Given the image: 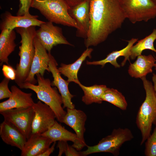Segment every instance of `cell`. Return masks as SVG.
<instances>
[{"instance_id":"1","label":"cell","mask_w":156,"mask_h":156,"mask_svg":"<svg viewBox=\"0 0 156 156\" xmlns=\"http://www.w3.org/2000/svg\"><path fill=\"white\" fill-rule=\"evenodd\" d=\"M90 24L84 44L87 48L105 41L126 19L118 0H89Z\"/></svg>"},{"instance_id":"33","label":"cell","mask_w":156,"mask_h":156,"mask_svg":"<svg viewBox=\"0 0 156 156\" xmlns=\"http://www.w3.org/2000/svg\"><path fill=\"white\" fill-rule=\"evenodd\" d=\"M52 146L48 148L45 152L41 154L40 156H49L55 150L56 142H53Z\"/></svg>"},{"instance_id":"13","label":"cell","mask_w":156,"mask_h":156,"mask_svg":"<svg viewBox=\"0 0 156 156\" xmlns=\"http://www.w3.org/2000/svg\"><path fill=\"white\" fill-rule=\"evenodd\" d=\"M58 64L53 57L51 54L49 64V72H51L53 78L51 83V86H55L58 89L62 99L63 108L73 109L75 106L72 102V99L74 96L70 92L68 85L69 82L62 78L58 70Z\"/></svg>"},{"instance_id":"15","label":"cell","mask_w":156,"mask_h":156,"mask_svg":"<svg viewBox=\"0 0 156 156\" xmlns=\"http://www.w3.org/2000/svg\"><path fill=\"white\" fill-rule=\"evenodd\" d=\"M87 118L86 114L81 110L75 108H67L66 113L63 121V123L75 131L78 140L84 147L87 146L84 138L86 130L85 123Z\"/></svg>"},{"instance_id":"36","label":"cell","mask_w":156,"mask_h":156,"mask_svg":"<svg viewBox=\"0 0 156 156\" xmlns=\"http://www.w3.org/2000/svg\"><path fill=\"white\" fill-rule=\"evenodd\" d=\"M151 0L153 2L156 3V0Z\"/></svg>"},{"instance_id":"20","label":"cell","mask_w":156,"mask_h":156,"mask_svg":"<svg viewBox=\"0 0 156 156\" xmlns=\"http://www.w3.org/2000/svg\"><path fill=\"white\" fill-rule=\"evenodd\" d=\"M137 57L136 60L129 65L128 72L132 77L141 79L153 72L152 68L155 66L156 60L151 54L141 55Z\"/></svg>"},{"instance_id":"5","label":"cell","mask_w":156,"mask_h":156,"mask_svg":"<svg viewBox=\"0 0 156 156\" xmlns=\"http://www.w3.org/2000/svg\"><path fill=\"white\" fill-rule=\"evenodd\" d=\"M31 7L38 10L49 21L77 29L78 28L69 13L70 8L63 0H32Z\"/></svg>"},{"instance_id":"24","label":"cell","mask_w":156,"mask_h":156,"mask_svg":"<svg viewBox=\"0 0 156 156\" xmlns=\"http://www.w3.org/2000/svg\"><path fill=\"white\" fill-rule=\"evenodd\" d=\"M75 83L79 85L83 90L84 95L82 98V101L88 105L93 103H101L103 101L101 96L107 88L105 85H95L90 86H86L82 84L79 80Z\"/></svg>"},{"instance_id":"16","label":"cell","mask_w":156,"mask_h":156,"mask_svg":"<svg viewBox=\"0 0 156 156\" xmlns=\"http://www.w3.org/2000/svg\"><path fill=\"white\" fill-rule=\"evenodd\" d=\"M12 94L8 99L0 103V112L19 108L32 107L34 102L31 93L25 92L15 85L11 87Z\"/></svg>"},{"instance_id":"32","label":"cell","mask_w":156,"mask_h":156,"mask_svg":"<svg viewBox=\"0 0 156 156\" xmlns=\"http://www.w3.org/2000/svg\"><path fill=\"white\" fill-rule=\"evenodd\" d=\"M70 8L82 2L85 0H63Z\"/></svg>"},{"instance_id":"18","label":"cell","mask_w":156,"mask_h":156,"mask_svg":"<svg viewBox=\"0 0 156 156\" xmlns=\"http://www.w3.org/2000/svg\"><path fill=\"white\" fill-rule=\"evenodd\" d=\"M41 135L50 138L53 142L57 141H71L73 143L72 146L78 151L84 147L76 134L65 129L56 121L48 130Z\"/></svg>"},{"instance_id":"22","label":"cell","mask_w":156,"mask_h":156,"mask_svg":"<svg viewBox=\"0 0 156 156\" xmlns=\"http://www.w3.org/2000/svg\"><path fill=\"white\" fill-rule=\"evenodd\" d=\"M16 34L13 30L4 29L0 34V65L3 63L8 64L9 55L14 50L16 46L15 42Z\"/></svg>"},{"instance_id":"10","label":"cell","mask_w":156,"mask_h":156,"mask_svg":"<svg viewBox=\"0 0 156 156\" xmlns=\"http://www.w3.org/2000/svg\"><path fill=\"white\" fill-rule=\"evenodd\" d=\"M32 107L35 116L32 126L31 134L41 135L52 126L55 123V114L47 105L39 100L34 103Z\"/></svg>"},{"instance_id":"34","label":"cell","mask_w":156,"mask_h":156,"mask_svg":"<svg viewBox=\"0 0 156 156\" xmlns=\"http://www.w3.org/2000/svg\"><path fill=\"white\" fill-rule=\"evenodd\" d=\"M152 79L154 83V88L155 92V95L156 96V74L154 73L153 74V76L152 77Z\"/></svg>"},{"instance_id":"35","label":"cell","mask_w":156,"mask_h":156,"mask_svg":"<svg viewBox=\"0 0 156 156\" xmlns=\"http://www.w3.org/2000/svg\"><path fill=\"white\" fill-rule=\"evenodd\" d=\"M154 67H155V69L156 70V63L155 64Z\"/></svg>"},{"instance_id":"7","label":"cell","mask_w":156,"mask_h":156,"mask_svg":"<svg viewBox=\"0 0 156 156\" xmlns=\"http://www.w3.org/2000/svg\"><path fill=\"white\" fill-rule=\"evenodd\" d=\"M126 19L132 23L156 17V3L151 0H118Z\"/></svg>"},{"instance_id":"23","label":"cell","mask_w":156,"mask_h":156,"mask_svg":"<svg viewBox=\"0 0 156 156\" xmlns=\"http://www.w3.org/2000/svg\"><path fill=\"white\" fill-rule=\"evenodd\" d=\"M93 51L91 48H87L81 56L74 63L68 64H61L58 70L60 73L68 78L67 80L69 83L74 82L78 80L77 74L83 62L86 57L91 58V54Z\"/></svg>"},{"instance_id":"37","label":"cell","mask_w":156,"mask_h":156,"mask_svg":"<svg viewBox=\"0 0 156 156\" xmlns=\"http://www.w3.org/2000/svg\"><path fill=\"white\" fill-rule=\"evenodd\" d=\"M155 57H156V56H155Z\"/></svg>"},{"instance_id":"21","label":"cell","mask_w":156,"mask_h":156,"mask_svg":"<svg viewBox=\"0 0 156 156\" xmlns=\"http://www.w3.org/2000/svg\"><path fill=\"white\" fill-rule=\"evenodd\" d=\"M138 38H132L127 41L128 44L125 47L119 50L114 51L107 55L106 57L104 59L93 62L87 61L86 64L89 65H100L102 67L108 63H110L116 68H119L120 65L117 62V59L120 56L124 57V60L122 62L121 65L122 66H124L127 60H129L130 57V50L134 44L137 42Z\"/></svg>"},{"instance_id":"4","label":"cell","mask_w":156,"mask_h":156,"mask_svg":"<svg viewBox=\"0 0 156 156\" xmlns=\"http://www.w3.org/2000/svg\"><path fill=\"white\" fill-rule=\"evenodd\" d=\"M36 75L38 85L25 82L23 88L29 89L34 92L38 99L48 105L53 111L57 121L63 123L66 112L62 107L63 103L61 94L56 88L51 87L49 79L44 78L39 74Z\"/></svg>"},{"instance_id":"11","label":"cell","mask_w":156,"mask_h":156,"mask_svg":"<svg viewBox=\"0 0 156 156\" xmlns=\"http://www.w3.org/2000/svg\"><path fill=\"white\" fill-rule=\"evenodd\" d=\"M35 53L29 75L25 82L35 84L37 82L35 76L39 74L44 76L46 70L49 72V64L50 53L47 51L35 36L34 40Z\"/></svg>"},{"instance_id":"30","label":"cell","mask_w":156,"mask_h":156,"mask_svg":"<svg viewBox=\"0 0 156 156\" xmlns=\"http://www.w3.org/2000/svg\"><path fill=\"white\" fill-rule=\"evenodd\" d=\"M32 0H19V9L17 16H23L29 13V9L31 7Z\"/></svg>"},{"instance_id":"28","label":"cell","mask_w":156,"mask_h":156,"mask_svg":"<svg viewBox=\"0 0 156 156\" xmlns=\"http://www.w3.org/2000/svg\"><path fill=\"white\" fill-rule=\"evenodd\" d=\"M144 154L146 156H156V125L153 133L146 140Z\"/></svg>"},{"instance_id":"6","label":"cell","mask_w":156,"mask_h":156,"mask_svg":"<svg viewBox=\"0 0 156 156\" xmlns=\"http://www.w3.org/2000/svg\"><path fill=\"white\" fill-rule=\"evenodd\" d=\"M133 138L132 132L128 128L114 129L110 135L102 138L97 144L92 146L87 145V149L81 151V156L105 152L118 156L119 155L120 148L122 144Z\"/></svg>"},{"instance_id":"2","label":"cell","mask_w":156,"mask_h":156,"mask_svg":"<svg viewBox=\"0 0 156 156\" xmlns=\"http://www.w3.org/2000/svg\"><path fill=\"white\" fill-rule=\"evenodd\" d=\"M35 27L15 29L20 35L21 40L18 53L20 61L16 66V77L14 81L21 88H23V84L29 75L35 54L34 40L36 31Z\"/></svg>"},{"instance_id":"31","label":"cell","mask_w":156,"mask_h":156,"mask_svg":"<svg viewBox=\"0 0 156 156\" xmlns=\"http://www.w3.org/2000/svg\"><path fill=\"white\" fill-rule=\"evenodd\" d=\"M2 70L5 77L12 80H14L16 78V70L8 64H3Z\"/></svg>"},{"instance_id":"19","label":"cell","mask_w":156,"mask_h":156,"mask_svg":"<svg viewBox=\"0 0 156 156\" xmlns=\"http://www.w3.org/2000/svg\"><path fill=\"white\" fill-rule=\"evenodd\" d=\"M53 142L50 138L41 135L31 134L21 150V155L40 156Z\"/></svg>"},{"instance_id":"17","label":"cell","mask_w":156,"mask_h":156,"mask_svg":"<svg viewBox=\"0 0 156 156\" xmlns=\"http://www.w3.org/2000/svg\"><path fill=\"white\" fill-rule=\"evenodd\" d=\"M0 137L5 143L16 147L21 151L27 139L14 125L5 120L0 125Z\"/></svg>"},{"instance_id":"3","label":"cell","mask_w":156,"mask_h":156,"mask_svg":"<svg viewBox=\"0 0 156 156\" xmlns=\"http://www.w3.org/2000/svg\"><path fill=\"white\" fill-rule=\"evenodd\" d=\"M146 93L145 99L139 108L136 124L141 133L142 145L151 134L153 125H156V96L151 82L146 77L141 78Z\"/></svg>"},{"instance_id":"26","label":"cell","mask_w":156,"mask_h":156,"mask_svg":"<svg viewBox=\"0 0 156 156\" xmlns=\"http://www.w3.org/2000/svg\"><path fill=\"white\" fill-rule=\"evenodd\" d=\"M101 99L103 101L108 102L122 110L127 109L128 104L125 96L116 89L107 88Z\"/></svg>"},{"instance_id":"14","label":"cell","mask_w":156,"mask_h":156,"mask_svg":"<svg viewBox=\"0 0 156 156\" xmlns=\"http://www.w3.org/2000/svg\"><path fill=\"white\" fill-rule=\"evenodd\" d=\"M68 12L78 25L77 36L86 38L90 24L89 0H85L80 4L70 8Z\"/></svg>"},{"instance_id":"8","label":"cell","mask_w":156,"mask_h":156,"mask_svg":"<svg viewBox=\"0 0 156 156\" xmlns=\"http://www.w3.org/2000/svg\"><path fill=\"white\" fill-rule=\"evenodd\" d=\"M4 120L16 126L27 139L32 133V124L35 112L32 107L8 109L0 112Z\"/></svg>"},{"instance_id":"27","label":"cell","mask_w":156,"mask_h":156,"mask_svg":"<svg viewBox=\"0 0 156 156\" xmlns=\"http://www.w3.org/2000/svg\"><path fill=\"white\" fill-rule=\"evenodd\" d=\"M59 148L58 156L65 154L66 156H81V151H79L72 146L69 145L66 141H59L57 145Z\"/></svg>"},{"instance_id":"25","label":"cell","mask_w":156,"mask_h":156,"mask_svg":"<svg viewBox=\"0 0 156 156\" xmlns=\"http://www.w3.org/2000/svg\"><path fill=\"white\" fill-rule=\"evenodd\" d=\"M156 40V29L144 38L138 41V42L132 47L130 51V57L133 60L138 56L142 55V51L146 49L153 51L156 53V49L154 46V42Z\"/></svg>"},{"instance_id":"9","label":"cell","mask_w":156,"mask_h":156,"mask_svg":"<svg viewBox=\"0 0 156 156\" xmlns=\"http://www.w3.org/2000/svg\"><path fill=\"white\" fill-rule=\"evenodd\" d=\"M50 21L45 22L36 32V36L48 52L50 53L53 47L58 44L73 46L63 35L62 29Z\"/></svg>"},{"instance_id":"12","label":"cell","mask_w":156,"mask_h":156,"mask_svg":"<svg viewBox=\"0 0 156 156\" xmlns=\"http://www.w3.org/2000/svg\"><path fill=\"white\" fill-rule=\"evenodd\" d=\"M38 16L30 14L23 16H14L6 12L2 15L0 23L1 31L7 29L11 31L17 27L27 28L31 26H39L45 22L38 19Z\"/></svg>"},{"instance_id":"29","label":"cell","mask_w":156,"mask_h":156,"mask_svg":"<svg viewBox=\"0 0 156 156\" xmlns=\"http://www.w3.org/2000/svg\"><path fill=\"white\" fill-rule=\"evenodd\" d=\"M10 79L5 77L0 83V100L9 98L12 94V92L8 88Z\"/></svg>"}]
</instances>
